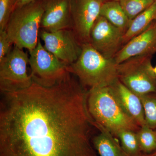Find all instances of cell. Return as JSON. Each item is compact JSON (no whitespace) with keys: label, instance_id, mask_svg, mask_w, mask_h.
<instances>
[{"label":"cell","instance_id":"cell-1","mask_svg":"<svg viewBox=\"0 0 156 156\" xmlns=\"http://www.w3.org/2000/svg\"><path fill=\"white\" fill-rule=\"evenodd\" d=\"M69 73L51 87L33 82L1 92L0 156H99L88 90Z\"/></svg>","mask_w":156,"mask_h":156},{"label":"cell","instance_id":"cell-2","mask_svg":"<svg viewBox=\"0 0 156 156\" xmlns=\"http://www.w3.org/2000/svg\"><path fill=\"white\" fill-rule=\"evenodd\" d=\"M87 101L93 123L102 126L116 137L122 130L136 132L140 128L124 110L110 86L89 89Z\"/></svg>","mask_w":156,"mask_h":156},{"label":"cell","instance_id":"cell-3","mask_svg":"<svg viewBox=\"0 0 156 156\" xmlns=\"http://www.w3.org/2000/svg\"><path fill=\"white\" fill-rule=\"evenodd\" d=\"M82 52L76 61L67 69L77 77L83 87L89 89L109 87L118 80V66L114 58H108L90 43L82 44Z\"/></svg>","mask_w":156,"mask_h":156},{"label":"cell","instance_id":"cell-4","mask_svg":"<svg viewBox=\"0 0 156 156\" xmlns=\"http://www.w3.org/2000/svg\"><path fill=\"white\" fill-rule=\"evenodd\" d=\"M44 11L41 0L14 9L5 30L13 44L29 52L36 48Z\"/></svg>","mask_w":156,"mask_h":156},{"label":"cell","instance_id":"cell-5","mask_svg":"<svg viewBox=\"0 0 156 156\" xmlns=\"http://www.w3.org/2000/svg\"><path fill=\"white\" fill-rule=\"evenodd\" d=\"M152 55L135 56L118 64V79L138 96L156 92Z\"/></svg>","mask_w":156,"mask_h":156},{"label":"cell","instance_id":"cell-6","mask_svg":"<svg viewBox=\"0 0 156 156\" xmlns=\"http://www.w3.org/2000/svg\"><path fill=\"white\" fill-rule=\"evenodd\" d=\"M29 53L30 75L34 83L43 87H53L69 73L67 66L46 50L40 39L36 48Z\"/></svg>","mask_w":156,"mask_h":156},{"label":"cell","instance_id":"cell-7","mask_svg":"<svg viewBox=\"0 0 156 156\" xmlns=\"http://www.w3.org/2000/svg\"><path fill=\"white\" fill-rule=\"evenodd\" d=\"M28 64L27 53L16 46L0 60L1 92H16L30 87L33 81L27 73Z\"/></svg>","mask_w":156,"mask_h":156},{"label":"cell","instance_id":"cell-8","mask_svg":"<svg viewBox=\"0 0 156 156\" xmlns=\"http://www.w3.org/2000/svg\"><path fill=\"white\" fill-rule=\"evenodd\" d=\"M39 35L46 50L67 66L76 61L80 55L82 45L71 29L53 32L42 30Z\"/></svg>","mask_w":156,"mask_h":156},{"label":"cell","instance_id":"cell-9","mask_svg":"<svg viewBox=\"0 0 156 156\" xmlns=\"http://www.w3.org/2000/svg\"><path fill=\"white\" fill-rule=\"evenodd\" d=\"M104 0H71V29L81 44L90 43L91 30Z\"/></svg>","mask_w":156,"mask_h":156},{"label":"cell","instance_id":"cell-10","mask_svg":"<svg viewBox=\"0 0 156 156\" xmlns=\"http://www.w3.org/2000/svg\"><path fill=\"white\" fill-rule=\"evenodd\" d=\"M125 32L99 16L90 34V44L108 58H113L123 46Z\"/></svg>","mask_w":156,"mask_h":156},{"label":"cell","instance_id":"cell-11","mask_svg":"<svg viewBox=\"0 0 156 156\" xmlns=\"http://www.w3.org/2000/svg\"><path fill=\"white\" fill-rule=\"evenodd\" d=\"M156 53V20L141 34L120 49L114 59L119 64L135 56L152 55Z\"/></svg>","mask_w":156,"mask_h":156},{"label":"cell","instance_id":"cell-12","mask_svg":"<svg viewBox=\"0 0 156 156\" xmlns=\"http://www.w3.org/2000/svg\"><path fill=\"white\" fill-rule=\"evenodd\" d=\"M44 13L41 27L49 32L71 29V0H41Z\"/></svg>","mask_w":156,"mask_h":156},{"label":"cell","instance_id":"cell-13","mask_svg":"<svg viewBox=\"0 0 156 156\" xmlns=\"http://www.w3.org/2000/svg\"><path fill=\"white\" fill-rule=\"evenodd\" d=\"M115 97L125 112L141 127L145 125L144 109L140 98L119 79L110 86Z\"/></svg>","mask_w":156,"mask_h":156},{"label":"cell","instance_id":"cell-14","mask_svg":"<svg viewBox=\"0 0 156 156\" xmlns=\"http://www.w3.org/2000/svg\"><path fill=\"white\" fill-rule=\"evenodd\" d=\"M99 133L92 138L93 147L99 156H130L124 151L117 137L102 126L93 123Z\"/></svg>","mask_w":156,"mask_h":156},{"label":"cell","instance_id":"cell-15","mask_svg":"<svg viewBox=\"0 0 156 156\" xmlns=\"http://www.w3.org/2000/svg\"><path fill=\"white\" fill-rule=\"evenodd\" d=\"M156 20V2L132 20L123 36V46L146 29ZM122 46V47H123Z\"/></svg>","mask_w":156,"mask_h":156},{"label":"cell","instance_id":"cell-16","mask_svg":"<svg viewBox=\"0 0 156 156\" xmlns=\"http://www.w3.org/2000/svg\"><path fill=\"white\" fill-rule=\"evenodd\" d=\"M100 15L125 33L131 21L117 0L104 2L101 9Z\"/></svg>","mask_w":156,"mask_h":156},{"label":"cell","instance_id":"cell-17","mask_svg":"<svg viewBox=\"0 0 156 156\" xmlns=\"http://www.w3.org/2000/svg\"><path fill=\"white\" fill-rule=\"evenodd\" d=\"M140 150L144 154L156 152V131L147 125L141 126L136 132Z\"/></svg>","mask_w":156,"mask_h":156},{"label":"cell","instance_id":"cell-18","mask_svg":"<svg viewBox=\"0 0 156 156\" xmlns=\"http://www.w3.org/2000/svg\"><path fill=\"white\" fill-rule=\"evenodd\" d=\"M120 139L121 146L124 151L130 156H141L140 150L136 132L130 130H124L117 134Z\"/></svg>","mask_w":156,"mask_h":156},{"label":"cell","instance_id":"cell-19","mask_svg":"<svg viewBox=\"0 0 156 156\" xmlns=\"http://www.w3.org/2000/svg\"><path fill=\"white\" fill-rule=\"evenodd\" d=\"M130 20L150 7L154 0H117Z\"/></svg>","mask_w":156,"mask_h":156},{"label":"cell","instance_id":"cell-20","mask_svg":"<svg viewBox=\"0 0 156 156\" xmlns=\"http://www.w3.org/2000/svg\"><path fill=\"white\" fill-rule=\"evenodd\" d=\"M144 109L146 125L156 129V92L139 96Z\"/></svg>","mask_w":156,"mask_h":156},{"label":"cell","instance_id":"cell-21","mask_svg":"<svg viewBox=\"0 0 156 156\" xmlns=\"http://www.w3.org/2000/svg\"><path fill=\"white\" fill-rule=\"evenodd\" d=\"M17 0H0V30H5Z\"/></svg>","mask_w":156,"mask_h":156},{"label":"cell","instance_id":"cell-22","mask_svg":"<svg viewBox=\"0 0 156 156\" xmlns=\"http://www.w3.org/2000/svg\"><path fill=\"white\" fill-rule=\"evenodd\" d=\"M13 44L6 30H0V60L9 54Z\"/></svg>","mask_w":156,"mask_h":156},{"label":"cell","instance_id":"cell-23","mask_svg":"<svg viewBox=\"0 0 156 156\" xmlns=\"http://www.w3.org/2000/svg\"><path fill=\"white\" fill-rule=\"evenodd\" d=\"M36 0H17L16 3H15L14 9L16 8H19V7H22L23 6L27 4H29L34 2Z\"/></svg>","mask_w":156,"mask_h":156},{"label":"cell","instance_id":"cell-24","mask_svg":"<svg viewBox=\"0 0 156 156\" xmlns=\"http://www.w3.org/2000/svg\"><path fill=\"white\" fill-rule=\"evenodd\" d=\"M141 156H156L153 154H143Z\"/></svg>","mask_w":156,"mask_h":156},{"label":"cell","instance_id":"cell-25","mask_svg":"<svg viewBox=\"0 0 156 156\" xmlns=\"http://www.w3.org/2000/svg\"><path fill=\"white\" fill-rule=\"evenodd\" d=\"M154 72L156 76V66L154 68Z\"/></svg>","mask_w":156,"mask_h":156},{"label":"cell","instance_id":"cell-26","mask_svg":"<svg viewBox=\"0 0 156 156\" xmlns=\"http://www.w3.org/2000/svg\"><path fill=\"white\" fill-rule=\"evenodd\" d=\"M153 154L154 155L156 156V152L155 153Z\"/></svg>","mask_w":156,"mask_h":156},{"label":"cell","instance_id":"cell-27","mask_svg":"<svg viewBox=\"0 0 156 156\" xmlns=\"http://www.w3.org/2000/svg\"><path fill=\"white\" fill-rule=\"evenodd\" d=\"M154 2H156V0H154Z\"/></svg>","mask_w":156,"mask_h":156},{"label":"cell","instance_id":"cell-28","mask_svg":"<svg viewBox=\"0 0 156 156\" xmlns=\"http://www.w3.org/2000/svg\"><path fill=\"white\" fill-rule=\"evenodd\" d=\"M155 131H156V129H155Z\"/></svg>","mask_w":156,"mask_h":156},{"label":"cell","instance_id":"cell-29","mask_svg":"<svg viewBox=\"0 0 156 156\" xmlns=\"http://www.w3.org/2000/svg\"><path fill=\"white\" fill-rule=\"evenodd\" d=\"M104 1H105V0H104Z\"/></svg>","mask_w":156,"mask_h":156}]
</instances>
